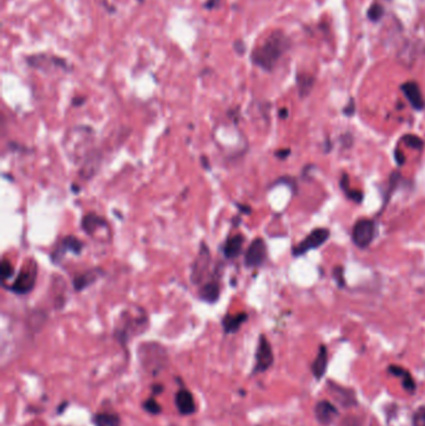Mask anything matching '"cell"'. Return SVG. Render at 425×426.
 I'll list each match as a JSON object with an SVG mask.
<instances>
[{
  "instance_id": "cell-1",
  "label": "cell",
  "mask_w": 425,
  "mask_h": 426,
  "mask_svg": "<svg viewBox=\"0 0 425 426\" xmlns=\"http://www.w3.org/2000/svg\"><path fill=\"white\" fill-rule=\"evenodd\" d=\"M290 48V37L282 31H274L263 40V43L256 46L251 55V60L262 70L272 71Z\"/></svg>"
},
{
  "instance_id": "cell-2",
  "label": "cell",
  "mask_w": 425,
  "mask_h": 426,
  "mask_svg": "<svg viewBox=\"0 0 425 426\" xmlns=\"http://www.w3.org/2000/svg\"><path fill=\"white\" fill-rule=\"evenodd\" d=\"M149 327V317L142 308L136 307L135 309L128 308L126 311L122 312L119 323L116 324L115 335L116 341L122 346H126L130 339H133L135 335H139L145 332Z\"/></svg>"
},
{
  "instance_id": "cell-3",
  "label": "cell",
  "mask_w": 425,
  "mask_h": 426,
  "mask_svg": "<svg viewBox=\"0 0 425 426\" xmlns=\"http://www.w3.org/2000/svg\"><path fill=\"white\" fill-rule=\"evenodd\" d=\"M139 357L145 369L156 374L167 364V352L161 344L145 343L139 349Z\"/></svg>"
},
{
  "instance_id": "cell-4",
  "label": "cell",
  "mask_w": 425,
  "mask_h": 426,
  "mask_svg": "<svg viewBox=\"0 0 425 426\" xmlns=\"http://www.w3.org/2000/svg\"><path fill=\"white\" fill-rule=\"evenodd\" d=\"M211 250L208 248L205 242H202L200 246V250L197 256L194 258V263L191 266V274H190V280L192 282L194 286H202L203 280H206L207 275L210 273V266H211Z\"/></svg>"
},
{
  "instance_id": "cell-5",
  "label": "cell",
  "mask_w": 425,
  "mask_h": 426,
  "mask_svg": "<svg viewBox=\"0 0 425 426\" xmlns=\"http://www.w3.org/2000/svg\"><path fill=\"white\" fill-rule=\"evenodd\" d=\"M37 278L38 264L35 261H31L20 271L12 286L9 287V291L18 296H26L34 289L37 284Z\"/></svg>"
},
{
  "instance_id": "cell-6",
  "label": "cell",
  "mask_w": 425,
  "mask_h": 426,
  "mask_svg": "<svg viewBox=\"0 0 425 426\" xmlns=\"http://www.w3.org/2000/svg\"><path fill=\"white\" fill-rule=\"evenodd\" d=\"M329 237H331V232L328 228H316L310 231V235L302 239L296 247H293L292 255L294 257L304 256L310 250L319 248L328 241Z\"/></svg>"
},
{
  "instance_id": "cell-7",
  "label": "cell",
  "mask_w": 425,
  "mask_h": 426,
  "mask_svg": "<svg viewBox=\"0 0 425 426\" xmlns=\"http://www.w3.org/2000/svg\"><path fill=\"white\" fill-rule=\"evenodd\" d=\"M83 250H84V244L80 241L79 238L75 236H65L61 238L58 244L55 246L54 250L50 255V258L54 264H59L62 262L67 252H72L75 256H79Z\"/></svg>"
},
{
  "instance_id": "cell-8",
  "label": "cell",
  "mask_w": 425,
  "mask_h": 426,
  "mask_svg": "<svg viewBox=\"0 0 425 426\" xmlns=\"http://www.w3.org/2000/svg\"><path fill=\"white\" fill-rule=\"evenodd\" d=\"M274 355L272 346L268 341L266 335L262 334L258 339L257 349H256V363L253 368V374L267 372L271 366H274Z\"/></svg>"
},
{
  "instance_id": "cell-9",
  "label": "cell",
  "mask_w": 425,
  "mask_h": 426,
  "mask_svg": "<svg viewBox=\"0 0 425 426\" xmlns=\"http://www.w3.org/2000/svg\"><path fill=\"white\" fill-rule=\"evenodd\" d=\"M376 237V225L372 219H359L352 231L353 244L359 248H367Z\"/></svg>"
},
{
  "instance_id": "cell-10",
  "label": "cell",
  "mask_w": 425,
  "mask_h": 426,
  "mask_svg": "<svg viewBox=\"0 0 425 426\" xmlns=\"http://www.w3.org/2000/svg\"><path fill=\"white\" fill-rule=\"evenodd\" d=\"M267 259V246L262 238L253 239L244 253V266L247 268H258Z\"/></svg>"
},
{
  "instance_id": "cell-11",
  "label": "cell",
  "mask_w": 425,
  "mask_h": 426,
  "mask_svg": "<svg viewBox=\"0 0 425 426\" xmlns=\"http://www.w3.org/2000/svg\"><path fill=\"white\" fill-rule=\"evenodd\" d=\"M222 273V266H217L215 268V272L212 273V280H208L206 283H203L199 289V298L202 302H206L210 305L216 303L219 299V274Z\"/></svg>"
},
{
  "instance_id": "cell-12",
  "label": "cell",
  "mask_w": 425,
  "mask_h": 426,
  "mask_svg": "<svg viewBox=\"0 0 425 426\" xmlns=\"http://www.w3.org/2000/svg\"><path fill=\"white\" fill-rule=\"evenodd\" d=\"M401 92L407 98L409 104L417 111L425 109V100L420 90L419 85L415 81H407L401 86Z\"/></svg>"
},
{
  "instance_id": "cell-13",
  "label": "cell",
  "mask_w": 425,
  "mask_h": 426,
  "mask_svg": "<svg viewBox=\"0 0 425 426\" xmlns=\"http://www.w3.org/2000/svg\"><path fill=\"white\" fill-rule=\"evenodd\" d=\"M103 274V271L101 268H92V269H88L85 272L76 274L73 280L74 289L76 292L85 291L88 287L92 286Z\"/></svg>"
},
{
  "instance_id": "cell-14",
  "label": "cell",
  "mask_w": 425,
  "mask_h": 426,
  "mask_svg": "<svg viewBox=\"0 0 425 426\" xmlns=\"http://www.w3.org/2000/svg\"><path fill=\"white\" fill-rule=\"evenodd\" d=\"M175 405L180 414L183 416L192 415L196 413V402H194L192 393L188 389H180L175 395Z\"/></svg>"
},
{
  "instance_id": "cell-15",
  "label": "cell",
  "mask_w": 425,
  "mask_h": 426,
  "mask_svg": "<svg viewBox=\"0 0 425 426\" xmlns=\"http://www.w3.org/2000/svg\"><path fill=\"white\" fill-rule=\"evenodd\" d=\"M103 228H109V223L106 219L95 212L86 213L81 219V230L89 236H94L97 231Z\"/></svg>"
},
{
  "instance_id": "cell-16",
  "label": "cell",
  "mask_w": 425,
  "mask_h": 426,
  "mask_svg": "<svg viewBox=\"0 0 425 426\" xmlns=\"http://www.w3.org/2000/svg\"><path fill=\"white\" fill-rule=\"evenodd\" d=\"M246 238L241 233H236L230 236L222 246V253L227 259H236L237 257L242 253L243 244Z\"/></svg>"
},
{
  "instance_id": "cell-17",
  "label": "cell",
  "mask_w": 425,
  "mask_h": 426,
  "mask_svg": "<svg viewBox=\"0 0 425 426\" xmlns=\"http://www.w3.org/2000/svg\"><path fill=\"white\" fill-rule=\"evenodd\" d=\"M100 162H101V159H100V153L97 151H92V153H88L84 162L81 164V167H80V176L83 177L84 180L92 178L97 175V170L100 167Z\"/></svg>"
},
{
  "instance_id": "cell-18",
  "label": "cell",
  "mask_w": 425,
  "mask_h": 426,
  "mask_svg": "<svg viewBox=\"0 0 425 426\" xmlns=\"http://www.w3.org/2000/svg\"><path fill=\"white\" fill-rule=\"evenodd\" d=\"M315 415H316L317 420L321 424L329 425L334 420V418L338 415V410L332 402L328 400H322L317 404L315 408Z\"/></svg>"
},
{
  "instance_id": "cell-19",
  "label": "cell",
  "mask_w": 425,
  "mask_h": 426,
  "mask_svg": "<svg viewBox=\"0 0 425 426\" xmlns=\"http://www.w3.org/2000/svg\"><path fill=\"white\" fill-rule=\"evenodd\" d=\"M249 314L246 312L230 314L227 313L222 319V328L225 330L226 334H235L237 333L244 323L247 322Z\"/></svg>"
},
{
  "instance_id": "cell-20",
  "label": "cell",
  "mask_w": 425,
  "mask_h": 426,
  "mask_svg": "<svg viewBox=\"0 0 425 426\" xmlns=\"http://www.w3.org/2000/svg\"><path fill=\"white\" fill-rule=\"evenodd\" d=\"M388 372L394 375V377H399L401 380V386L403 389L408 391L409 394H413L417 389V384L414 382L413 377L410 375V373L408 372L407 369L401 368L399 366H389Z\"/></svg>"
},
{
  "instance_id": "cell-21",
  "label": "cell",
  "mask_w": 425,
  "mask_h": 426,
  "mask_svg": "<svg viewBox=\"0 0 425 426\" xmlns=\"http://www.w3.org/2000/svg\"><path fill=\"white\" fill-rule=\"evenodd\" d=\"M327 366H328V350L326 346H321L316 359L312 363V373L317 380L322 379L323 375L327 372Z\"/></svg>"
},
{
  "instance_id": "cell-22",
  "label": "cell",
  "mask_w": 425,
  "mask_h": 426,
  "mask_svg": "<svg viewBox=\"0 0 425 426\" xmlns=\"http://www.w3.org/2000/svg\"><path fill=\"white\" fill-rule=\"evenodd\" d=\"M28 62L29 65L33 67H37V69H45V62L47 65H51V67H60V69H67V62L59 59V58H55V56H48V55H35V56H31L28 58Z\"/></svg>"
},
{
  "instance_id": "cell-23",
  "label": "cell",
  "mask_w": 425,
  "mask_h": 426,
  "mask_svg": "<svg viewBox=\"0 0 425 426\" xmlns=\"http://www.w3.org/2000/svg\"><path fill=\"white\" fill-rule=\"evenodd\" d=\"M340 189H343L344 195L347 196V198H349L351 201L356 202V203H360L363 201L365 196L359 191V189H351V183H349V176L347 173L342 175L340 178Z\"/></svg>"
},
{
  "instance_id": "cell-24",
  "label": "cell",
  "mask_w": 425,
  "mask_h": 426,
  "mask_svg": "<svg viewBox=\"0 0 425 426\" xmlns=\"http://www.w3.org/2000/svg\"><path fill=\"white\" fill-rule=\"evenodd\" d=\"M95 426H120V416L114 413H99L92 416Z\"/></svg>"
},
{
  "instance_id": "cell-25",
  "label": "cell",
  "mask_w": 425,
  "mask_h": 426,
  "mask_svg": "<svg viewBox=\"0 0 425 426\" xmlns=\"http://www.w3.org/2000/svg\"><path fill=\"white\" fill-rule=\"evenodd\" d=\"M315 85V78L308 74H299L297 76L298 92L301 98H306L310 95Z\"/></svg>"
},
{
  "instance_id": "cell-26",
  "label": "cell",
  "mask_w": 425,
  "mask_h": 426,
  "mask_svg": "<svg viewBox=\"0 0 425 426\" xmlns=\"http://www.w3.org/2000/svg\"><path fill=\"white\" fill-rule=\"evenodd\" d=\"M401 142H404V145L407 147H410L417 151H422L424 147V142L420 139L419 136L413 134L404 135L401 137Z\"/></svg>"
},
{
  "instance_id": "cell-27",
  "label": "cell",
  "mask_w": 425,
  "mask_h": 426,
  "mask_svg": "<svg viewBox=\"0 0 425 426\" xmlns=\"http://www.w3.org/2000/svg\"><path fill=\"white\" fill-rule=\"evenodd\" d=\"M142 408L145 410L146 413L151 415H158L161 413V405L158 404V400L151 396L149 399H146L145 402H142Z\"/></svg>"
},
{
  "instance_id": "cell-28",
  "label": "cell",
  "mask_w": 425,
  "mask_h": 426,
  "mask_svg": "<svg viewBox=\"0 0 425 426\" xmlns=\"http://www.w3.org/2000/svg\"><path fill=\"white\" fill-rule=\"evenodd\" d=\"M367 15H368V18L372 22H379L383 18V15H384V8L379 3H373L369 6Z\"/></svg>"
},
{
  "instance_id": "cell-29",
  "label": "cell",
  "mask_w": 425,
  "mask_h": 426,
  "mask_svg": "<svg viewBox=\"0 0 425 426\" xmlns=\"http://www.w3.org/2000/svg\"><path fill=\"white\" fill-rule=\"evenodd\" d=\"M401 180V173L399 172H393V175L390 176V181H389L388 189L385 191V203H388L390 196L394 194L395 189L398 187L399 181Z\"/></svg>"
},
{
  "instance_id": "cell-30",
  "label": "cell",
  "mask_w": 425,
  "mask_h": 426,
  "mask_svg": "<svg viewBox=\"0 0 425 426\" xmlns=\"http://www.w3.org/2000/svg\"><path fill=\"white\" fill-rule=\"evenodd\" d=\"M15 273V268L12 266V262L3 259L1 263V274H3V280L6 282L9 278H12V275Z\"/></svg>"
},
{
  "instance_id": "cell-31",
  "label": "cell",
  "mask_w": 425,
  "mask_h": 426,
  "mask_svg": "<svg viewBox=\"0 0 425 426\" xmlns=\"http://www.w3.org/2000/svg\"><path fill=\"white\" fill-rule=\"evenodd\" d=\"M333 278L335 282H337V284L340 288H343V287H346V278H344V269L342 266H335L333 268Z\"/></svg>"
},
{
  "instance_id": "cell-32",
  "label": "cell",
  "mask_w": 425,
  "mask_h": 426,
  "mask_svg": "<svg viewBox=\"0 0 425 426\" xmlns=\"http://www.w3.org/2000/svg\"><path fill=\"white\" fill-rule=\"evenodd\" d=\"M413 426H425V407H419L413 415Z\"/></svg>"
},
{
  "instance_id": "cell-33",
  "label": "cell",
  "mask_w": 425,
  "mask_h": 426,
  "mask_svg": "<svg viewBox=\"0 0 425 426\" xmlns=\"http://www.w3.org/2000/svg\"><path fill=\"white\" fill-rule=\"evenodd\" d=\"M343 112H344V115L346 116L354 115V112H356V103H354V100H353V99L349 100L348 105H347L346 108L343 109Z\"/></svg>"
},
{
  "instance_id": "cell-34",
  "label": "cell",
  "mask_w": 425,
  "mask_h": 426,
  "mask_svg": "<svg viewBox=\"0 0 425 426\" xmlns=\"http://www.w3.org/2000/svg\"><path fill=\"white\" fill-rule=\"evenodd\" d=\"M394 159L397 161V164H399V166H403V164H406V156H404V153H401L399 147L395 148Z\"/></svg>"
},
{
  "instance_id": "cell-35",
  "label": "cell",
  "mask_w": 425,
  "mask_h": 426,
  "mask_svg": "<svg viewBox=\"0 0 425 426\" xmlns=\"http://www.w3.org/2000/svg\"><path fill=\"white\" fill-rule=\"evenodd\" d=\"M290 153H291V150L290 148H283V150H278V151H276V156L278 157V159L283 160L285 157H288L290 156Z\"/></svg>"
},
{
  "instance_id": "cell-36",
  "label": "cell",
  "mask_w": 425,
  "mask_h": 426,
  "mask_svg": "<svg viewBox=\"0 0 425 426\" xmlns=\"http://www.w3.org/2000/svg\"><path fill=\"white\" fill-rule=\"evenodd\" d=\"M162 390H164V386L160 385V384L152 385V396L158 395L160 393H162Z\"/></svg>"
},
{
  "instance_id": "cell-37",
  "label": "cell",
  "mask_w": 425,
  "mask_h": 426,
  "mask_svg": "<svg viewBox=\"0 0 425 426\" xmlns=\"http://www.w3.org/2000/svg\"><path fill=\"white\" fill-rule=\"evenodd\" d=\"M85 103V98H75L73 100V106H81Z\"/></svg>"
},
{
  "instance_id": "cell-38",
  "label": "cell",
  "mask_w": 425,
  "mask_h": 426,
  "mask_svg": "<svg viewBox=\"0 0 425 426\" xmlns=\"http://www.w3.org/2000/svg\"><path fill=\"white\" fill-rule=\"evenodd\" d=\"M219 0H208L206 4H205V6H206V8H210V9H212L213 6H219Z\"/></svg>"
},
{
  "instance_id": "cell-39",
  "label": "cell",
  "mask_w": 425,
  "mask_h": 426,
  "mask_svg": "<svg viewBox=\"0 0 425 426\" xmlns=\"http://www.w3.org/2000/svg\"><path fill=\"white\" fill-rule=\"evenodd\" d=\"M287 114H288V111H287V109L281 110L280 116L281 117H282V119H285V117H287Z\"/></svg>"
}]
</instances>
